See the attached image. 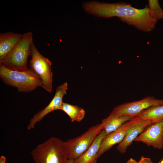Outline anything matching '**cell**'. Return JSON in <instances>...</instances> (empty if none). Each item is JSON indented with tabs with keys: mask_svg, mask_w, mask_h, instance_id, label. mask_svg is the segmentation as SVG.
Here are the masks:
<instances>
[{
	"mask_svg": "<svg viewBox=\"0 0 163 163\" xmlns=\"http://www.w3.org/2000/svg\"><path fill=\"white\" fill-rule=\"evenodd\" d=\"M33 43L32 32L30 31L24 33L17 45L0 62V65L14 71H23L27 70V60L31 55Z\"/></svg>",
	"mask_w": 163,
	"mask_h": 163,
	"instance_id": "277c9868",
	"label": "cell"
},
{
	"mask_svg": "<svg viewBox=\"0 0 163 163\" xmlns=\"http://www.w3.org/2000/svg\"><path fill=\"white\" fill-rule=\"evenodd\" d=\"M60 110L69 116L72 122H80L85 115V110L82 107L68 103L63 102Z\"/></svg>",
	"mask_w": 163,
	"mask_h": 163,
	"instance_id": "9a60e30c",
	"label": "cell"
},
{
	"mask_svg": "<svg viewBox=\"0 0 163 163\" xmlns=\"http://www.w3.org/2000/svg\"><path fill=\"white\" fill-rule=\"evenodd\" d=\"M30 55L31 59L30 62V69L40 78L42 83V87L47 91L51 93L53 91V75L51 62L39 52L33 43Z\"/></svg>",
	"mask_w": 163,
	"mask_h": 163,
	"instance_id": "5b68a950",
	"label": "cell"
},
{
	"mask_svg": "<svg viewBox=\"0 0 163 163\" xmlns=\"http://www.w3.org/2000/svg\"><path fill=\"white\" fill-rule=\"evenodd\" d=\"M68 85L65 82L56 88L55 94L49 104L43 109L39 111L33 116L27 126L30 130L34 128L36 124L40 121L50 113L58 110H61L63 102V98L67 94Z\"/></svg>",
	"mask_w": 163,
	"mask_h": 163,
	"instance_id": "9c48e42d",
	"label": "cell"
},
{
	"mask_svg": "<svg viewBox=\"0 0 163 163\" xmlns=\"http://www.w3.org/2000/svg\"><path fill=\"white\" fill-rule=\"evenodd\" d=\"M134 118L125 122L116 130L104 137L101 141L98 152V158L113 146L119 144L123 140L133 123Z\"/></svg>",
	"mask_w": 163,
	"mask_h": 163,
	"instance_id": "8fae6325",
	"label": "cell"
},
{
	"mask_svg": "<svg viewBox=\"0 0 163 163\" xmlns=\"http://www.w3.org/2000/svg\"><path fill=\"white\" fill-rule=\"evenodd\" d=\"M133 125L128 131L123 140L117 146V150L121 153L126 152L128 147L138 136L151 124L155 122L153 120L135 117Z\"/></svg>",
	"mask_w": 163,
	"mask_h": 163,
	"instance_id": "30bf717a",
	"label": "cell"
},
{
	"mask_svg": "<svg viewBox=\"0 0 163 163\" xmlns=\"http://www.w3.org/2000/svg\"><path fill=\"white\" fill-rule=\"evenodd\" d=\"M158 163H163V159L161 160L160 162H159Z\"/></svg>",
	"mask_w": 163,
	"mask_h": 163,
	"instance_id": "7402d4cb",
	"label": "cell"
},
{
	"mask_svg": "<svg viewBox=\"0 0 163 163\" xmlns=\"http://www.w3.org/2000/svg\"><path fill=\"white\" fill-rule=\"evenodd\" d=\"M74 159L72 158H70L68 160L67 163H74Z\"/></svg>",
	"mask_w": 163,
	"mask_h": 163,
	"instance_id": "44dd1931",
	"label": "cell"
},
{
	"mask_svg": "<svg viewBox=\"0 0 163 163\" xmlns=\"http://www.w3.org/2000/svg\"><path fill=\"white\" fill-rule=\"evenodd\" d=\"M0 77L5 84L16 88L19 92H30L38 87H43L40 78L30 69L18 71L0 65Z\"/></svg>",
	"mask_w": 163,
	"mask_h": 163,
	"instance_id": "3957f363",
	"label": "cell"
},
{
	"mask_svg": "<svg viewBox=\"0 0 163 163\" xmlns=\"http://www.w3.org/2000/svg\"><path fill=\"white\" fill-rule=\"evenodd\" d=\"M134 141L140 142L148 146L160 149L163 148V119L148 126Z\"/></svg>",
	"mask_w": 163,
	"mask_h": 163,
	"instance_id": "ba28073f",
	"label": "cell"
},
{
	"mask_svg": "<svg viewBox=\"0 0 163 163\" xmlns=\"http://www.w3.org/2000/svg\"><path fill=\"white\" fill-rule=\"evenodd\" d=\"M137 117L157 122L163 119V104L149 107L140 113Z\"/></svg>",
	"mask_w": 163,
	"mask_h": 163,
	"instance_id": "2e32d148",
	"label": "cell"
},
{
	"mask_svg": "<svg viewBox=\"0 0 163 163\" xmlns=\"http://www.w3.org/2000/svg\"><path fill=\"white\" fill-rule=\"evenodd\" d=\"M31 154L35 163H67L69 159L65 142L54 137L37 145Z\"/></svg>",
	"mask_w": 163,
	"mask_h": 163,
	"instance_id": "7a4b0ae2",
	"label": "cell"
},
{
	"mask_svg": "<svg viewBox=\"0 0 163 163\" xmlns=\"http://www.w3.org/2000/svg\"><path fill=\"white\" fill-rule=\"evenodd\" d=\"M23 34L12 32L0 34V62L14 49L22 39Z\"/></svg>",
	"mask_w": 163,
	"mask_h": 163,
	"instance_id": "7c38bea8",
	"label": "cell"
},
{
	"mask_svg": "<svg viewBox=\"0 0 163 163\" xmlns=\"http://www.w3.org/2000/svg\"><path fill=\"white\" fill-rule=\"evenodd\" d=\"M163 104V100L148 96L137 101L123 104L116 107L111 113L117 116L137 117L142 112L149 107Z\"/></svg>",
	"mask_w": 163,
	"mask_h": 163,
	"instance_id": "52a82bcc",
	"label": "cell"
},
{
	"mask_svg": "<svg viewBox=\"0 0 163 163\" xmlns=\"http://www.w3.org/2000/svg\"><path fill=\"white\" fill-rule=\"evenodd\" d=\"M136 117L128 115L117 116L111 113L101 122L103 125V130L106 136L115 131L123 123Z\"/></svg>",
	"mask_w": 163,
	"mask_h": 163,
	"instance_id": "5bb4252c",
	"label": "cell"
},
{
	"mask_svg": "<svg viewBox=\"0 0 163 163\" xmlns=\"http://www.w3.org/2000/svg\"><path fill=\"white\" fill-rule=\"evenodd\" d=\"M148 6L150 15L153 19L158 21L163 18V11L158 0H149Z\"/></svg>",
	"mask_w": 163,
	"mask_h": 163,
	"instance_id": "e0dca14e",
	"label": "cell"
},
{
	"mask_svg": "<svg viewBox=\"0 0 163 163\" xmlns=\"http://www.w3.org/2000/svg\"><path fill=\"white\" fill-rule=\"evenodd\" d=\"M139 163H153L149 158L142 156L138 161Z\"/></svg>",
	"mask_w": 163,
	"mask_h": 163,
	"instance_id": "ac0fdd59",
	"label": "cell"
},
{
	"mask_svg": "<svg viewBox=\"0 0 163 163\" xmlns=\"http://www.w3.org/2000/svg\"><path fill=\"white\" fill-rule=\"evenodd\" d=\"M125 163H139L138 161L137 162L135 159L131 158L129 159L127 162Z\"/></svg>",
	"mask_w": 163,
	"mask_h": 163,
	"instance_id": "ffe728a7",
	"label": "cell"
},
{
	"mask_svg": "<svg viewBox=\"0 0 163 163\" xmlns=\"http://www.w3.org/2000/svg\"><path fill=\"white\" fill-rule=\"evenodd\" d=\"M82 7L89 14L105 18L117 17L123 22L144 32L152 31L157 21L150 16L148 6L138 9L125 2L107 3L93 1L84 2Z\"/></svg>",
	"mask_w": 163,
	"mask_h": 163,
	"instance_id": "6da1fadb",
	"label": "cell"
},
{
	"mask_svg": "<svg viewBox=\"0 0 163 163\" xmlns=\"http://www.w3.org/2000/svg\"><path fill=\"white\" fill-rule=\"evenodd\" d=\"M102 130L103 125L101 123L91 126L78 137L65 141L69 159L75 160L85 152Z\"/></svg>",
	"mask_w": 163,
	"mask_h": 163,
	"instance_id": "8992f818",
	"label": "cell"
},
{
	"mask_svg": "<svg viewBox=\"0 0 163 163\" xmlns=\"http://www.w3.org/2000/svg\"><path fill=\"white\" fill-rule=\"evenodd\" d=\"M106 136L104 131L102 130L88 149L74 160V163H96L98 158V154L101 141Z\"/></svg>",
	"mask_w": 163,
	"mask_h": 163,
	"instance_id": "4fadbf2b",
	"label": "cell"
},
{
	"mask_svg": "<svg viewBox=\"0 0 163 163\" xmlns=\"http://www.w3.org/2000/svg\"><path fill=\"white\" fill-rule=\"evenodd\" d=\"M6 157L4 155H2L0 157V163H5Z\"/></svg>",
	"mask_w": 163,
	"mask_h": 163,
	"instance_id": "d6986e66",
	"label": "cell"
}]
</instances>
